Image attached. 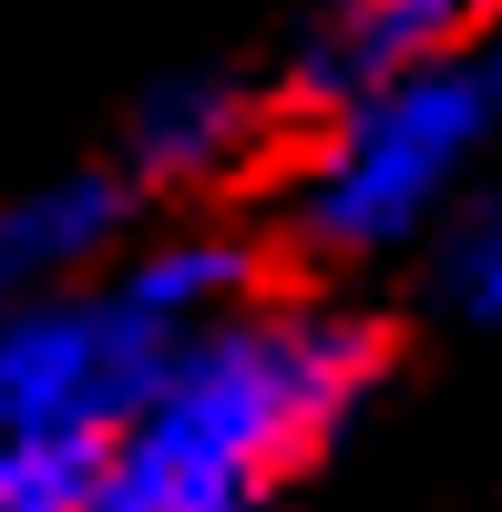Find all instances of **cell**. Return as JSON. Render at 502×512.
Instances as JSON below:
<instances>
[{
	"label": "cell",
	"instance_id": "obj_7",
	"mask_svg": "<svg viewBox=\"0 0 502 512\" xmlns=\"http://www.w3.org/2000/svg\"><path fill=\"white\" fill-rule=\"evenodd\" d=\"M113 277L134 287V308H144L154 328L205 338L216 318H236V308H257V297H267V256L246 246L236 226H175V236L123 246Z\"/></svg>",
	"mask_w": 502,
	"mask_h": 512
},
{
	"label": "cell",
	"instance_id": "obj_5",
	"mask_svg": "<svg viewBox=\"0 0 502 512\" xmlns=\"http://www.w3.org/2000/svg\"><path fill=\"white\" fill-rule=\"evenodd\" d=\"M277 113H287V93H267L246 72H175L123 123V175L144 195H216L267 164Z\"/></svg>",
	"mask_w": 502,
	"mask_h": 512
},
{
	"label": "cell",
	"instance_id": "obj_8",
	"mask_svg": "<svg viewBox=\"0 0 502 512\" xmlns=\"http://www.w3.org/2000/svg\"><path fill=\"white\" fill-rule=\"evenodd\" d=\"M431 287L462 328H502V185L472 195L462 216L431 236Z\"/></svg>",
	"mask_w": 502,
	"mask_h": 512
},
{
	"label": "cell",
	"instance_id": "obj_9",
	"mask_svg": "<svg viewBox=\"0 0 502 512\" xmlns=\"http://www.w3.org/2000/svg\"><path fill=\"white\" fill-rule=\"evenodd\" d=\"M93 502H103V451L0 431V512H93Z\"/></svg>",
	"mask_w": 502,
	"mask_h": 512
},
{
	"label": "cell",
	"instance_id": "obj_3",
	"mask_svg": "<svg viewBox=\"0 0 502 512\" xmlns=\"http://www.w3.org/2000/svg\"><path fill=\"white\" fill-rule=\"evenodd\" d=\"M175 349L185 338L154 328L123 277L21 297V308H0V431L113 451V431L144 410V390L164 379Z\"/></svg>",
	"mask_w": 502,
	"mask_h": 512
},
{
	"label": "cell",
	"instance_id": "obj_4",
	"mask_svg": "<svg viewBox=\"0 0 502 512\" xmlns=\"http://www.w3.org/2000/svg\"><path fill=\"white\" fill-rule=\"evenodd\" d=\"M502 41V0H318L308 31L287 41V113H328L359 103L380 82L441 72L462 52H492Z\"/></svg>",
	"mask_w": 502,
	"mask_h": 512
},
{
	"label": "cell",
	"instance_id": "obj_1",
	"mask_svg": "<svg viewBox=\"0 0 502 512\" xmlns=\"http://www.w3.org/2000/svg\"><path fill=\"white\" fill-rule=\"evenodd\" d=\"M380 379V318L328 297H257L164 359L144 410L103 451L93 512H277V482L339 441Z\"/></svg>",
	"mask_w": 502,
	"mask_h": 512
},
{
	"label": "cell",
	"instance_id": "obj_6",
	"mask_svg": "<svg viewBox=\"0 0 502 512\" xmlns=\"http://www.w3.org/2000/svg\"><path fill=\"white\" fill-rule=\"evenodd\" d=\"M134 205H144V185L123 175V164H82V175L0 195V308L93 287V267H123Z\"/></svg>",
	"mask_w": 502,
	"mask_h": 512
},
{
	"label": "cell",
	"instance_id": "obj_2",
	"mask_svg": "<svg viewBox=\"0 0 502 512\" xmlns=\"http://www.w3.org/2000/svg\"><path fill=\"white\" fill-rule=\"evenodd\" d=\"M492 144H502V41L308 113V144L287 154V226L328 267L431 246L472 205Z\"/></svg>",
	"mask_w": 502,
	"mask_h": 512
}]
</instances>
